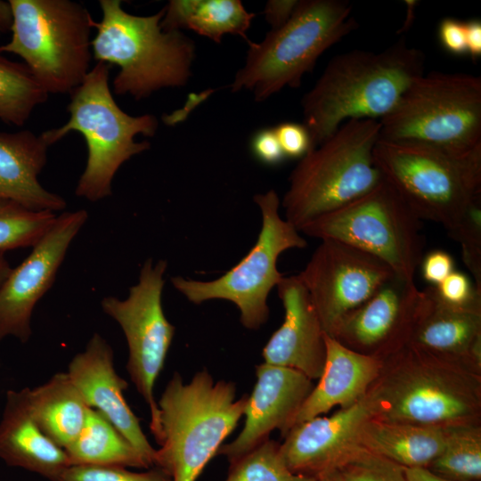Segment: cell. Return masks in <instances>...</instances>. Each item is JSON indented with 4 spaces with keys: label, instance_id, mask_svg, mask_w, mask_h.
Instances as JSON below:
<instances>
[{
    "label": "cell",
    "instance_id": "11",
    "mask_svg": "<svg viewBox=\"0 0 481 481\" xmlns=\"http://www.w3.org/2000/svg\"><path fill=\"white\" fill-rule=\"evenodd\" d=\"M399 351L402 369L369 392L373 418L447 427L466 423L477 412V387L463 373L447 369L443 355L412 343Z\"/></svg>",
    "mask_w": 481,
    "mask_h": 481
},
{
    "label": "cell",
    "instance_id": "7",
    "mask_svg": "<svg viewBox=\"0 0 481 481\" xmlns=\"http://www.w3.org/2000/svg\"><path fill=\"white\" fill-rule=\"evenodd\" d=\"M373 156L385 179L415 214L447 232L481 200V145L453 151L379 138Z\"/></svg>",
    "mask_w": 481,
    "mask_h": 481
},
{
    "label": "cell",
    "instance_id": "14",
    "mask_svg": "<svg viewBox=\"0 0 481 481\" xmlns=\"http://www.w3.org/2000/svg\"><path fill=\"white\" fill-rule=\"evenodd\" d=\"M395 273L384 262L346 243L324 239L298 273L324 332L366 302Z\"/></svg>",
    "mask_w": 481,
    "mask_h": 481
},
{
    "label": "cell",
    "instance_id": "8",
    "mask_svg": "<svg viewBox=\"0 0 481 481\" xmlns=\"http://www.w3.org/2000/svg\"><path fill=\"white\" fill-rule=\"evenodd\" d=\"M11 40L0 53L20 56L49 94H70L89 72L93 20L70 0H10Z\"/></svg>",
    "mask_w": 481,
    "mask_h": 481
},
{
    "label": "cell",
    "instance_id": "16",
    "mask_svg": "<svg viewBox=\"0 0 481 481\" xmlns=\"http://www.w3.org/2000/svg\"><path fill=\"white\" fill-rule=\"evenodd\" d=\"M423 297L415 282L395 275L348 313L330 337L359 352L400 349L410 342Z\"/></svg>",
    "mask_w": 481,
    "mask_h": 481
},
{
    "label": "cell",
    "instance_id": "21",
    "mask_svg": "<svg viewBox=\"0 0 481 481\" xmlns=\"http://www.w3.org/2000/svg\"><path fill=\"white\" fill-rule=\"evenodd\" d=\"M324 341L325 361L320 380L293 417L289 431L335 405H353L368 393L379 375L381 362L377 355L350 348L326 333Z\"/></svg>",
    "mask_w": 481,
    "mask_h": 481
},
{
    "label": "cell",
    "instance_id": "35",
    "mask_svg": "<svg viewBox=\"0 0 481 481\" xmlns=\"http://www.w3.org/2000/svg\"><path fill=\"white\" fill-rule=\"evenodd\" d=\"M55 481H172L158 467L143 472L128 470L118 466L71 465L66 468Z\"/></svg>",
    "mask_w": 481,
    "mask_h": 481
},
{
    "label": "cell",
    "instance_id": "29",
    "mask_svg": "<svg viewBox=\"0 0 481 481\" xmlns=\"http://www.w3.org/2000/svg\"><path fill=\"white\" fill-rule=\"evenodd\" d=\"M48 93L22 62L12 61L0 53V119L23 126Z\"/></svg>",
    "mask_w": 481,
    "mask_h": 481
},
{
    "label": "cell",
    "instance_id": "9",
    "mask_svg": "<svg viewBox=\"0 0 481 481\" xmlns=\"http://www.w3.org/2000/svg\"><path fill=\"white\" fill-rule=\"evenodd\" d=\"M379 122L382 140L453 151L474 149L481 145V77L424 73Z\"/></svg>",
    "mask_w": 481,
    "mask_h": 481
},
{
    "label": "cell",
    "instance_id": "42",
    "mask_svg": "<svg viewBox=\"0 0 481 481\" xmlns=\"http://www.w3.org/2000/svg\"><path fill=\"white\" fill-rule=\"evenodd\" d=\"M467 53L474 60L481 56V21L474 19L465 22Z\"/></svg>",
    "mask_w": 481,
    "mask_h": 481
},
{
    "label": "cell",
    "instance_id": "31",
    "mask_svg": "<svg viewBox=\"0 0 481 481\" xmlns=\"http://www.w3.org/2000/svg\"><path fill=\"white\" fill-rule=\"evenodd\" d=\"M56 217L52 211H33L11 200H0V252L35 246Z\"/></svg>",
    "mask_w": 481,
    "mask_h": 481
},
{
    "label": "cell",
    "instance_id": "1",
    "mask_svg": "<svg viewBox=\"0 0 481 481\" xmlns=\"http://www.w3.org/2000/svg\"><path fill=\"white\" fill-rule=\"evenodd\" d=\"M425 61L424 53L404 38L380 52L358 49L334 56L301 101L312 149L348 120L387 116L424 74Z\"/></svg>",
    "mask_w": 481,
    "mask_h": 481
},
{
    "label": "cell",
    "instance_id": "6",
    "mask_svg": "<svg viewBox=\"0 0 481 481\" xmlns=\"http://www.w3.org/2000/svg\"><path fill=\"white\" fill-rule=\"evenodd\" d=\"M347 0H299L291 18L259 42L249 41L245 62L230 85L263 102L283 87H299L318 58L358 28Z\"/></svg>",
    "mask_w": 481,
    "mask_h": 481
},
{
    "label": "cell",
    "instance_id": "47",
    "mask_svg": "<svg viewBox=\"0 0 481 481\" xmlns=\"http://www.w3.org/2000/svg\"><path fill=\"white\" fill-rule=\"evenodd\" d=\"M316 478H317V481H344L343 477H341L338 469H332L330 471L323 472L321 475H319Z\"/></svg>",
    "mask_w": 481,
    "mask_h": 481
},
{
    "label": "cell",
    "instance_id": "37",
    "mask_svg": "<svg viewBox=\"0 0 481 481\" xmlns=\"http://www.w3.org/2000/svg\"><path fill=\"white\" fill-rule=\"evenodd\" d=\"M273 130L285 156L302 158L312 149L309 134L303 124L284 122Z\"/></svg>",
    "mask_w": 481,
    "mask_h": 481
},
{
    "label": "cell",
    "instance_id": "46",
    "mask_svg": "<svg viewBox=\"0 0 481 481\" xmlns=\"http://www.w3.org/2000/svg\"><path fill=\"white\" fill-rule=\"evenodd\" d=\"M12 268L4 254V252H0V287L4 283V281L6 280L7 276L9 275Z\"/></svg>",
    "mask_w": 481,
    "mask_h": 481
},
{
    "label": "cell",
    "instance_id": "3",
    "mask_svg": "<svg viewBox=\"0 0 481 481\" xmlns=\"http://www.w3.org/2000/svg\"><path fill=\"white\" fill-rule=\"evenodd\" d=\"M102 19L93 20L96 34L92 51L97 62L117 65L113 79L118 95L135 100L168 87L185 86L195 58V44L181 30H164L163 7L157 13L140 16L122 8L119 0H100Z\"/></svg>",
    "mask_w": 481,
    "mask_h": 481
},
{
    "label": "cell",
    "instance_id": "32",
    "mask_svg": "<svg viewBox=\"0 0 481 481\" xmlns=\"http://www.w3.org/2000/svg\"><path fill=\"white\" fill-rule=\"evenodd\" d=\"M280 444L267 439L230 464L224 481H317V478L291 472L279 452Z\"/></svg>",
    "mask_w": 481,
    "mask_h": 481
},
{
    "label": "cell",
    "instance_id": "28",
    "mask_svg": "<svg viewBox=\"0 0 481 481\" xmlns=\"http://www.w3.org/2000/svg\"><path fill=\"white\" fill-rule=\"evenodd\" d=\"M69 466L150 469L138 451L99 412L89 408L84 427L64 448Z\"/></svg>",
    "mask_w": 481,
    "mask_h": 481
},
{
    "label": "cell",
    "instance_id": "33",
    "mask_svg": "<svg viewBox=\"0 0 481 481\" xmlns=\"http://www.w3.org/2000/svg\"><path fill=\"white\" fill-rule=\"evenodd\" d=\"M338 470L344 481H408L404 467L362 448Z\"/></svg>",
    "mask_w": 481,
    "mask_h": 481
},
{
    "label": "cell",
    "instance_id": "12",
    "mask_svg": "<svg viewBox=\"0 0 481 481\" xmlns=\"http://www.w3.org/2000/svg\"><path fill=\"white\" fill-rule=\"evenodd\" d=\"M254 201L261 212V230L256 244L236 265L208 281L171 278L174 288L193 304L212 299L232 302L239 309L241 324L249 330L259 329L268 319V295L284 276L277 267L280 255L307 246L300 232L281 218L280 198L274 190L255 195Z\"/></svg>",
    "mask_w": 481,
    "mask_h": 481
},
{
    "label": "cell",
    "instance_id": "30",
    "mask_svg": "<svg viewBox=\"0 0 481 481\" xmlns=\"http://www.w3.org/2000/svg\"><path fill=\"white\" fill-rule=\"evenodd\" d=\"M427 469L452 481H479L480 428L466 423L450 426L444 450Z\"/></svg>",
    "mask_w": 481,
    "mask_h": 481
},
{
    "label": "cell",
    "instance_id": "34",
    "mask_svg": "<svg viewBox=\"0 0 481 481\" xmlns=\"http://www.w3.org/2000/svg\"><path fill=\"white\" fill-rule=\"evenodd\" d=\"M448 233L461 245L462 260L473 276L476 289L481 292V200Z\"/></svg>",
    "mask_w": 481,
    "mask_h": 481
},
{
    "label": "cell",
    "instance_id": "24",
    "mask_svg": "<svg viewBox=\"0 0 481 481\" xmlns=\"http://www.w3.org/2000/svg\"><path fill=\"white\" fill-rule=\"evenodd\" d=\"M420 311L409 343L443 356L472 358L481 340L480 304L453 306L444 303L434 286L423 289Z\"/></svg>",
    "mask_w": 481,
    "mask_h": 481
},
{
    "label": "cell",
    "instance_id": "13",
    "mask_svg": "<svg viewBox=\"0 0 481 481\" xmlns=\"http://www.w3.org/2000/svg\"><path fill=\"white\" fill-rule=\"evenodd\" d=\"M167 263L155 265L147 259L141 268L138 282L130 288L125 300L106 297L103 312L121 327L128 346L126 370L151 413V430L159 444L160 427L154 386L163 369L175 334V326L165 316L161 296Z\"/></svg>",
    "mask_w": 481,
    "mask_h": 481
},
{
    "label": "cell",
    "instance_id": "18",
    "mask_svg": "<svg viewBox=\"0 0 481 481\" xmlns=\"http://www.w3.org/2000/svg\"><path fill=\"white\" fill-rule=\"evenodd\" d=\"M256 376L241 432L217 452L230 464L267 440L273 429H280L285 436L293 417L314 387L312 379L288 367L263 363L256 366Z\"/></svg>",
    "mask_w": 481,
    "mask_h": 481
},
{
    "label": "cell",
    "instance_id": "10",
    "mask_svg": "<svg viewBox=\"0 0 481 481\" xmlns=\"http://www.w3.org/2000/svg\"><path fill=\"white\" fill-rule=\"evenodd\" d=\"M421 222L385 179L369 193L312 220L299 232L351 245L387 264L401 279L414 282L423 257Z\"/></svg>",
    "mask_w": 481,
    "mask_h": 481
},
{
    "label": "cell",
    "instance_id": "17",
    "mask_svg": "<svg viewBox=\"0 0 481 481\" xmlns=\"http://www.w3.org/2000/svg\"><path fill=\"white\" fill-rule=\"evenodd\" d=\"M374 416L368 392L353 405L329 417H314L294 426L280 444L279 452L293 473L317 477L338 469L357 449L362 425Z\"/></svg>",
    "mask_w": 481,
    "mask_h": 481
},
{
    "label": "cell",
    "instance_id": "15",
    "mask_svg": "<svg viewBox=\"0 0 481 481\" xmlns=\"http://www.w3.org/2000/svg\"><path fill=\"white\" fill-rule=\"evenodd\" d=\"M87 217L85 209L57 216L30 254L12 268L0 287V341L8 336L22 343L29 340L34 307L53 284L71 241Z\"/></svg>",
    "mask_w": 481,
    "mask_h": 481
},
{
    "label": "cell",
    "instance_id": "20",
    "mask_svg": "<svg viewBox=\"0 0 481 481\" xmlns=\"http://www.w3.org/2000/svg\"><path fill=\"white\" fill-rule=\"evenodd\" d=\"M276 288L284 321L263 348L264 363L319 379L325 361V332L309 293L298 274L283 276Z\"/></svg>",
    "mask_w": 481,
    "mask_h": 481
},
{
    "label": "cell",
    "instance_id": "27",
    "mask_svg": "<svg viewBox=\"0 0 481 481\" xmlns=\"http://www.w3.org/2000/svg\"><path fill=\"white\" fill-rule=\"evenodd\" d=\"M164 30L186 29L220 43L224 35H237L248 43L247 31L256 16L240 0H171L164 7Z\"/></svg>",
    "mask_w": 481,
    "mask_h": 481
},
{
    "label": "cell",
    "instance_id": "2",
    "mask_svg": "<svg viewBox=\"0 0 481 481\" xmlns=\"http://www.w3.org/2000/svg\"><path fill=\"white\" fill-rule=\"evenodd\" d=\"M248 396L236 399L235 383L215 382L207 369L189 383L174 372L157 403L160 440L154 467L172 481H196L244 415Z\"/></svg>",
    "mask_w": 481,
    "mask_h": 481
},
{
    "label": "cell",
    "instance_id": "44",
    "mask_svg": "<svg viewBox=\"0 0 481 481\" xmlns=\"http://www.w3.org/2000/svg\"><path fill=\"white\" fill-rule=\"evenodd\" d=\"M406 6V16L402 24V27L396 31V34L406 33L413 25L415 20L416 8L420 2L417 0H404Z\"/></svg>",
    "mask_w": 481,
    "mask_h": 481
},
{
    "label": "cell",
    "instance_id": "25",
    "mask_svg": "<svg viewBox=\"0 0 481 481\" xmlns=\"http://www.w3.org/2000/svg\"><path fill=\"white\" fill-rule=\"evenodd\" d=\"M450 426H425L370 418L361 427L359 448L404 468H428L444 448Z\"/></svg>",
    "mask_w": 481,
    "mask_h": 481
},
{
    "label": "cell",
    "instance_id": "41",
    "mask_svg": "<svg viewBox=\"0 0 481 481\" xmlns=\"http://www.w3.org/2000/svg\"><path fill=\"white\" fill-rule=\"evenodd\" d=\"M299 0H269L264 9L265 19L276 29L283 26L293 15Z\"/></svg>",
    "mask_w": 481,
    "mask_h": 481
},
{
    "label": "cell",
    "instance_id": "45",
    "mask_svg": "<svg viewBox=\"0 0 481 481\" xmlns=\"http://www.w3.org/2000/svg\"><path fill=\"white\" fill-rule=\"evenodd\" d=\"M12 23V13L9 1H0V36L11 30Z\"/></svg>",
    "mask_w": 481,
    "mask_h": 481
},
{
    "label": "cell",
    "instance_id": "39",
    "mask_svg": "<svg viewBox=\"0 0 481 481\" xmlns=\"http://www.w3.org/2000/svg\"><path fill=\"white\" fill-rule=\"evenodd\" d=\"M251 146L255 156L267 165H276L285 157L273 128L258 131Z\"/></svg>",
    "mask_w": 481,
    "mask_h": 481
},
{
    "label": "cell",
    "instance_id": "40",
    "mask_svg": "<svg viewBox=\"0 0 481 481\" xmlns=\"http://www.w3.org/2000/svg\"><path fill=\"white\" fill-rule=\"evenodd\" d=\"M443 47L456 55L467 53L465 22L453 18H444L438 28Z\"/></svg>",
    "mask_w": 481,
    "mask_h": 481
},
{
    "label": "cell",
    "instance_id": "23",
    "mask_svg": "<svg viewBox=\"0 0 481 481\" xmlns=\"http://www.w3.org/2000/svg\"><path fill=\"white\" fill-rule=\"evenodd\" d=\"M49 145L29 130L0 132V200L33 211H59L64 199L45 189L37 177L47 162Z\"/></svg>",
    "mask_w": 481,
    "mask_h": 481
},
{
    "label": "cell",
    "instance_id": "26",
    "mask_svg": "<svg viewBox=\"0 0 481 481\" xmlns=\"http://www.w3.org/2000/svg\"><path fill=\"white\" fill-rule=\"evenodd\" d=\"M29 403L39 428L63 449L82 430L90 408L67 372L29 388Z\"/></svg>",
    "mask_w": 481,
    "mask_h": 481
},
{
    "label": "cell",
    "instance_id": "4",
    "mask_svg": "<svg viewBox=\"0 0 481 481\" xmlns=\"http://www.w3.org/2000/svg\"><path fill=\"white\" fill-rule=\"evenodd\" d=\"M379 131V120L351 119L302 157L281 201L285 219L299 231L378 187L385 180L373 156Z\"/></svg>",
    "mask_w": 481,
    "mask_h": 481
},
{
    "label": "cell",
    "instance_id": "36",
    "mask_svg": "<svg viewBox=\"0 0 481 481\" xmlns=\"http://www.w3.org/2000/svg\"><path fill=\"white\" fill-rule=\"evenodd\" d=\"M435 289L444 303L453 306L481 303V292L477 291L466 274L458 271H453Z\"/></svg>",
    "mask_w": 481,
    "mask_h": 481
},
{
    "label": "cell",
    "instance_id": "5",
    "mask_svg": "<svg viewBox=\"0 0 481 481\" xmlns=\"http://www.w3.org/2000/svg\"><path fill=\"white\" fill-rule=\"evenodd\" d=\"M110 68L97 62L69 94V119L41 134L49 146L72 131L84 137L87 160L75 193L93 202L112 194V180L122 164L150 149L148 141L135 142V137H151L159 126L154 115L131 116L118 105L109 85Z\"/></svg>",
    "mask_w": 481,
    "mask_h": 481
},
{
    "label": "cell",
    "instance_id": "43",
    "mask_svg": "<svg viewBox=\"0 0 481 481\" xmlns=\"http://www.w3.org/2000/svg\"><path fill=\"white\" fill-rule=\"evenodd\" d=\"M408 481H452L442 477L427 468H404Z\"/></svg>",
    "mask_w": 481,
    "mask_h": 481
},
{
    "label": "cell",
    "instance_id": "22",
    "mask_svg": "<svg viewBox=\"0 0 481 481\" xmlns=\"http://www.w3.org/2000/svg\"><path fill=\"white\" fill-rule=\"evenodd\" d=\"M0 459L49 481H55L69 466L65 450L35 421L29 409V387L6 394L0 420Z\"/></svg>",
    "mask_w": 481,
    "mask_h": 481
},
{
    "label": "cell",
    "instance_id": "38",
    "mask_svg": "<svg viewBox=\"0 0 481 481\" xmlns=\"http://www.w3.org/2000/svg\"><path fill=\"white\" fill-rule=\"evenodd\" d=\"M420 266L424 280L434 287L454 271L452 257L446 251L436 249L422 257Z\"/></svg>",
    "mask_w": 481,
    "mask_h": 481
},
{
    "label": "cell",
    "instance_id": "19",
    "mask_svg": "<svg viewBox=\"0 0 481 481\" xmlns=\"http://www.w3.org/2000/svg\"><path fill=\"white\" fill-rule=\"evenodd\" d=\"M109 343L94 333L85 350L71 359L67 373L87 406L102 414L152 468L156 449L125 399L124 391L128 384L117 373Z\"/></svg>",
    "mask_w": 481,
    "mask_h": 481
}]
</instances>
